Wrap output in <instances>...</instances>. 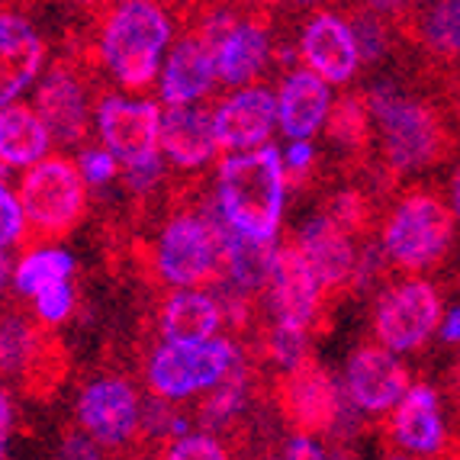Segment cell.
Wrapping results in <instances>:
<instances>
[{
    "label": "cell",
    "instance_id": "obj_1",
    "mask_svg": "<svg viewBox=\"0 0 460 460\" xmlns=\"http://www.w3.org/2000/svg\"><path fill=\"white\" fill-rule=\"evenodd\" d=\"M367 103L380 136V164L393 184L441 164L457 146V132L445 110L390 77L370 87Z\"/></svg>",
    "mask_w": 460,
    "mask_h": 460
},
{
    "label": "cell",
    "instance_id": "obj_2",
    "mask_svg": "<svg viewBox=\"0 0 460 460\" xmlns=\"http://www.w3.org/2000/svg\"><path fill=\"white\" fill-rule=\"evenodd\" d=\"M229 235L232 229L216 207L213 190L193 193L155 229L146 258L148 270L164 290L216 287L229 261Z\"/></svg>",
    "mask_w": 460,
    "mask_h": 460
},
{
    "label": "cell",
    "instance_id": "obj_3",
    "mask_svg": "<svg viewBox=\"0 0 460 460\" xmlns=\"http://www.w3.org/2000/svg\"><path fill=\"white\" fill-rule=\"evenodd\" d=\"M287 193L290 181L284 155L270 142L252 152L223 155V162L216 164L213 199L226 226L238 235L274 242L284 226Z\"/></svg>",
    "mask_w": 460,
    "mask_h": 460
},
{
    "label": "cell",
    "instance_id": "obj_4",
    "mask_svg": "<svg viewBox=\"0 0 460 460\" xmlns=\"http://www.w3.org/2000/svg\"><path fill=\"white\" fill-rule=\"evenodd\" d=\"M174 20L162 0H116L97 32V65L126 93H146L158 84Z\"/></svg>",
    "mask_w": 460,
    "mask_h": 460
},
{
    "label": "cell",
    "instance_id": "obj_5",
    "mask_svg": "<svg viewBox=\"0 0 460 460\" xmlns=\"http://www.w3.org/2000/svg\"><path fill=\"white\" fill-rule=\"evenodd\" d=\"M457 235V216L435 187H409L386 209L380 248L399 274H425L447 261Z\"/></svg>",
    "mask_w": 460,
    "mask_h": 460
},
{
    "label": "cell",
    "instance_id": "obj_6",
    "mask_svg": "<svg viewBox=\"0 0 460 460\" xmlns=\"http://www.w3.org/2000/svg\"><path fill=\"white\" fill-rule=\"evenodd\" d=\"M242 361H245L242 345L229 335L199 338V341L158 338V345H152V351L146 354L142 376H146L152 396H162L181 406L187 399L207 396Z\"/></svg>",
    "mask_w": 460,
    "mask_h": 460
},
{
    "label": "cell",
    "instance_id": "obj_7",
    "mask_svg": "<svg viewBox=\"0 0 460 460\" xmlns=\"http://www.w3.org/2000/svg\"><path fill=\"white\" fill-rule=\"evenodd\" d=\"M277 409L290 431L313 438L335 435V441H348L358 431V415H361L348 402L341 380L313 358L290 374H280Z\"/></svg>",
    "mask_w": 460,
    "mask_h": 460
},
{
    "label": "cell",
    "instance_id": "obj_8",
    "mask_svg": "<svg viewBox=\"0 0 460 460\" xmlns=\"http://www.w3.org/2000/svg\"><path fill=\"white\" fill-rule=\"evenodd\" d=\"M445 315V296L425 274H402L380 287L370 309V329L376 345L393 354L422 351L435 338Z\"/></svg>",
    "mask_w": 460,
    "mask_h": 460
},
{
    "label": "cell",
    "instance_id": "obj_9",
    "mask_svg": "<svg viewBox=\"0 0 460 460\" xmlns=\"http://www.w3.org/2000/svg\"><path fill=\"white\" fill-rule=\"evenodd\" d=\"M87 181L81 177L75 158L46 155L42 162L23 171L16 197L23 203L30 235L65 238L87 216Z\"/></svg>",
    "mask_w": 460,
    "mask_h": 460
},
{
    "label": "cell",
    "instance_id": "obj_10",
    "mask_svg": "<svg viewBox=\"0 0 460 460\" xmlns=\"http://www.w3.org/2000/svg\"><path fill=\"white\" fill-rule=\"evenodd\" d=\"M162 100L126 91H103L97 93V107H93V132L100 146L116 155V162L123 168H129L162 155Z\"/></svg>",
    "mask_w": 460,
    "mask_h": 460
},
{
    "label": "cell",
    "instance_id": "obj_11",
    "mask_svg": "<svg viewBox=\"0 0 460 460\" xmlns=\"http://www.w3.org/2000/svg\"><path fill=\"white\" fill-rule=\"evenodd\" d=\"M91 81L93 71L84 65V55H65L39 81L32 107L46 119L55 146L84 148L93 129V107H97Z\"/></svg>",
    "mask_w": 460,
    "mask_h": 460
},
{
    "label": "cell",
    "instance_id": "obj_12",
    "mask_svg": "<svg viewBox=\"0 0 460 460\" xmlns=\"http://www.w3.org/2000/svg\"><path fill=\"white\" fill-rule=\"evenodd\" d=\"M261 303L268 323L293 325V329L303 332H315L323 325L329 293H325L323 280L315 277L309 258L293 238L277 245Z\"/></svg>",
    "mask_w": 460,
    "mask_h": 460
},
{
    "label": "cell",
    "instance_id": "obj_13",
    "mask_svg": "<svg viewBox=\"0 0 460 460\" xmlns=\"http://www.w3.org/2000/svg\"><path fill=\"white\" fill-rule=\"evenodd\" d=\"M77 429L87 431L107 451H123L138 441L142 429V396L123 374H100L87 380L75 402Z\"/></svg>",
    "mask_w": 460,
    "mask_h": 460
},
{
    "label": "cell",
    "instance_id": "obj_14",
    "mask_svg": "<svg viewBox=\"0 0 460 460\" xmlns=\"http://www.w3.org/2000/svg\"><path fill=\"white\" fill-rule=\"evenodd\" d=\"M341 386H345L348 402L364 419H380V415H390L399 399L406 396L412 376L406 364L399 361V354L374 341V345H361L351 351Z\"/></svg>",
    "mask_w": 460,
    "mask_h": 460
},
{
    "label": "cell",
    "instance_id": "obj_15",
    "mask_svg": "<svg viewBox=\"0 0 460 460\" xmlns=\"http://www.w3.org/2000/svg\"><path fill=\"white\" fill-rule=\"evenodd\" d=\"M296 52L299 65H306L332 87L351 84L364 65L351 20H345L341 13H332V10H319L303 23Z\"/></svg>",
    "mask_w": 460,
    "mask_h": 460
},
{
    "label": "cell",
    "instance_id": "obj_16",
    "mask_svg": "<svg viewBox=\"0 0 460 460\" xmlns=\"http://www.w3.org/2000/svg\"><path fill=\"white\" fill-rule=\"evenodd\" d=\"M303 254L313 264L315 277L323 280L329 299L341 296L351 287H358V261H361V245L354 242V235L348 229L332 219L325 209L313 213L306 223L299 226L293 235Z\"/></svg>",
    "mask_w": 460,
    "mask_h": 460
},
{
    "label": "cell",
    "instance_id": "obj_17",
    "mask_svg": "<svg viewBox=\"0 0 460 460\" xmlns=\"http://www.w3.org/2000/svg\"><path fill=\"white\" fill-rule=\"evenodd\" d=\"M213 126L223 155L268 146L277 129V91L264 84L235 87L216 103Z\"/></svg>",
    "mask_w": 460,
    "mask_h": 460
},
{
    "label": "cell",
    "instance_id": "obj_18",
    "mask_svg": "<svg viewBox=\"0 0 460 460\" xmlns=\"http://www.w3.org/2000/svg\"><path fill=\"white\" fill-rule=\"evenodd\" d=\"M386 435L396 451H406L412 457H445L447 445V422L441 409V393L425 380H415L390 412Z\"/></svg>",
    "mask_w": 460,
    "mask_h": 460
},
{
    "label": "cell",
    "instance_id": "obj_19",
    "mask_svg": "<svg viewBox=\"0 0 460 460\" xmlns=\"http://www.w3.org/2000/svg\"><path fill=\"white\" fill-rule=\"evenodd\" d=\"M219 84V71H216V49L197 26L184 30V36L171 42L164 55L162 75H158V100L164 107L177 103H203L213 97Z\"/></svg>",
    "mask_w": 460,
    "mask_h": 460
},
{
    "label": "cell",
    "instance_id": "obj_20",
    "mask_svg": "<svg viewBox=\"0 0 460 460\" xmlns=\"http://www.w3.org/2000/svg\"><path fill=\"white\" fill-rule=\"evenodd\" d=\"M213 110L199 103L164 107L162 116V158L177 174H199L219 158Z\"/></svg>",
    "mask_w": 460,
    "mask_h": 460
},
{
    "label": "cell",
    "instance_id": "obj_21",
    "mask_svg": "<svg viewBox=\"0 0 460 460\" xmlns=\"http://www.w3.org/2000/svg\"><path fill=\"white\" fill-rule=\"evenodd\" d=\"M49 46L26 13L0 10V107L16 103L46 68Z\"/></svg>",
    "mask_w": 460,
    "mask_h": 460
},
{
    "label": "cell",
    "instance_id": "obj_22",
    "mask_svg": "<svg viewBox=\"0 0 460 460\" xmlns=\"http://www.w3.org/2000/svg\"><path fill=\"white\" fill-rule=\"evenodd\" d=\"M335 103L332 84L309 71L306 65L287 68L277 87V129L287 138H315L325 129L329 110Z\"/></svg>",
    "mask_w": 460,
    "mask_h": 460
},
{
    "label": "cell",
    "instance_id": "obj_23",
    "mask_svg": "<svg viewBox=\"0 0 460 460\" xmlns=\"http://www.w3.org/2000/svg\"><path fill=\"white\" fill-rule=\"evenodd\" d=\"M226 309L209 287L168 290L155 309V332L168 341H199L216 338L226 329Z\"/></svg>",
    "mask_w": 460,
    "mask_h": 460
},
{
    "label": "cell",
    "instance_id": "obj_24",
    "mask_svg": "<svg viewBox=\"0 0 460 460\" xmlns=\"http://www.w3.org/2000/svg\"><path fill=\"white\" fill-rule=\"evenodd\" d=\"M274 58L270 46V30L261 16H238L235 26L219 39L216 46V71H219V84L235 91V87L254 84L258 77L268 71Z\"/></svg>",
    "mask_w": 460,
    "mask_h": 460
},
{
    "label": "cell",
    "instance_id": "obj_25",
    "mask_svg": "<svg viewBox=\"0 0 460 460\" xmlns=\"http://www.w3.org/2000/svg\"><path fill=\"white\" fill-rule=\"evenodd\" d=\"M399 30L435 65H460V0H415Z\"/></svg>",
    "mask_w": 460,
    "mask_h": 460
},
{
    "label": "cell",
    "instance_id": "obj_26",
    "mask_svg": "<svg viewBox=\"0 0 460 460\" xmlns=\"http://www.w3.org/2000/svg\"><path fill=\"white\" fill-rule=\"evenodd\" d=\"M52 132L32 103L16 100L0 107V162L7 168H32L46 155H52Z\"/></svg>",
    "mask_w": 460,
    "mask_h": 460
},
{
    "label": "cell",
    "instance_id": "obj_27",
    "mask_svg": "<svg viewBox=\"0 0 460 460\" xmlns=\"http://www.w3.org/2000/svg\"><path fill=\"white\" fill-rule=\"evenodd\" d=\"M42 329L46 325L36 315L20 313L16 306L0 313V376L36 380V370L49 361V338Z\"/></svg>",
    "mask_w": 460,
    "mask_h": 460
},
{
    "label": "cell",
    "instance_id": "obj_28",
    "mask_svg": "<svg viewBox=\"0 0 460 460\" xmlns=\"http://www.w3.org/2000/svg\"><path fill=\"white\" fill-rule=\"evenodd\" d=\"M277 245H280V238L264 242V238H248V235L232 232L226 274L213 290L235 293V296H245V299H254V303H258V299L264 296V287H268Z\"/></svg>",
    "mask_w": 460,
    "mask_h": 460
},
{
    "label": "cell",
    "instance_id": "obj_29",
    "mask_svg": "<svg viewBox=\"0 0 460 460\" xmlns=\"http://www.w3.org/2000/svg\"><path fill=\"white\" fill-rule=\"evenodd\" d=\"M254 370L248 361H242L223 384L213 386L207 396H199L197 402V422L203 431L213 435H229L238 429V422L245 419L248 406L254 402Z\"/></svg>",
    "mask_w": 460,
    "mask_h": 460
},
{
    "label": "cell",
    "instance_id": "obj_30",
    "mask_svg": "<svg viewBox=\"0 0 460 460\" xmlns=\"http://www.w3.org/2000/svg\"><path fill=\"white\" fill-rule=\"evenodd\" d=\"M370 132H374V116H370L367 93H341L332 103L329 119H325L329 142L345 158H364L370 148Z\"/></svg>",
    "mask_w": 460,
    "mask_h": 460
},
{
    "label": "cell",
    "instance_id": "obj_31",
    "mask_svg": "<svg viewBox=\"0 0 460 460\" xmlns=\"http://www.w3.org/2000/svg\"><path fill=\"white\" fill-rule=\"evenodd\" d=\"M75 268H77L75 254L65 252V248L49 245V242L46 245H32L16 258L10 287H13L16 296L32 299L39 290H46V287L71 280Z\"/></svg>",
    "mask_w": 460,
    "mask_h": 460
},
{
    "label": "cell",
    "instance_id": "obj_32",
    "mask_svg": "<svg viewBox=\"0 0 460 460\" xmlns=\"http://www.w3.org/2000/svg\"><path fill=\"white\" fill-rule=\"evenodd\" d=\"M309 348H313V332L293 329V325L268 323L261 332V358L268 367L290 374L299 364L309 361Z\"/></svg>",
    "mask_w": 460,
    "mask_h": 460
},
{
    "label": "cell",
    "instance_id": "obj_33",
    "mask_svg": "<svg viewBox=\"0 0 460 460\" xmlns=\"http://www.w3.org/2000/svg\"><path fill=\"white\" fill-rule=\"evenodd\" d=\"M190 431V422H187L177 402H168L162 396H152L142 402V429H138V438L142 441H155V445H168L174 438L187 435Z\"/></svg>",
    "mask_w": 460,
    "mask_h": 460
},
{
    "label": "cell",
    "instance_id": "obj_34",
    "mask_svg": "<svg viewBox=\"0 0 460 460\" xmlns=\"http://www.w3.org/2000/svg\"><path fill=\"white\" fill-rule=\"evenodd\" d=\"M323 209L341 226V229L351 232V235H367V232L374 229L376 209L361 187H341V190H335Z\"/></svg>",
    "mask_w": 460,
    "mask_h": 460
},
{
    "label": "cell",
    "instance_id": "obj_35",
    "mask_svg": "<svg viewBox=\"0 0 460 460\" xmlns=\"http://www.w3.org/2000/svg\"><path fill=\"white\" fill-rule=\"evenodd\" d=\"M158 460H238L235 451L226 445L223 435H213V431H187V435L174 438L162 447V457Z\"/></svg>",
    "mask_w": 460,
    "mask_h": 460
},
{
    "label": "cell",
    "instance_id": "obj_36",
    "mask_svg": "<svg viewBox=\"0 0 460 460\" xmlns=\"http://www.w3.org/2000/svg\"><path fill=\"white\" fill-rule=\"evenodd\" d=\"M351 30H354V39H358V52H361L364 65H376L386 52H390V30L393 26L386 23V20L367 13V10H354Z\"/></svg>",
    "mask_w": 460,
    "mask_h": 460
},
{
    "label": "cell",
    "instance_id": "obj_37",
    "mask_svg": "<svg viewBox=\"0 0 460 460\" xmlns=\"http://www.w3.org/2000/svg\"><path fill=\"white\" fill-rule=\"evenodd\" d=\"M75 303H77L75 287H71V280H62V284H52L32 296V315L46 329H52V325H62L65 319H71Z\"/></svg>",
    "mask_w": 460,
    "mask_h": 460
},
{
    "label": "cell",
    "instance_id": "obj_38",
    "mask_svg": "<svg viewBox=\"0 0 460 460\" xmlns=\"http://www.w3.org/2000/svg\"><path fill=\"white\" fill-rule=\"evenodd\" d=\"M26 235H30V223H26L23 203H20L16 190H10L0 181V252L23 245Z\"/></svg>",
    "mask_w": 460,
    "mask_h": 460
},
{
    "label": "cell",
    "instance_id": "obj_39",
    "mask_svg": "<svg viewBox=\"0 0 460 460\" xmlns=\"http://www.w3.org/2000/svg\"><path fill=\"white\" fill-rule=\"evenodd\" d=\"M77 168H81V177L87 181V187H107L119 177V168L123 164L116 162V155H110L103 146H84L77 152Z\"/></svg>",
    "mask_w": 460,
    "mask_h": 460
},
{
    "label": "cell",
    "instance_id": "obj_40",
    "mask_svg": "<svg viewBox=\"0 0 460 460\" xmlns=\"http://www.w3.org/2000/svg\"><path fill=\"white\" fill-rule=\"evenodd\" d=\"M280 155H284V168H287L290 187H306L315 174V164H319V152H315L313 138H293Z\"/></svg>",
    "mask_w": 460,
    "mask_h": 460
},
{
    "label": "cell",
    "instance_id": "obj_41",
    "mask_svg": "<svg viewBox=\"0 0 460 460\" xmlns=\"http://www.w3.org/2000/svg\"><path fill=\"white\" fill-rule=\"evenodd\" d=\"M164 174H168V164L164 158H152V162H142V164H129L123 168V187L138 199H148L158 187L164 184Z\"/></svg>",
    "mask_w": 460,
    "mask_h": 460
},
{
    "label": "cell",
    "instance_id": "obj_42",
    "mask_svg": "<svg viewBox=\"0 0 460 460\" xmlns=\"http://www.w3.org/2000/svg\"><path fill=\"white\" fill-rule=\"evenodd\" d=\"M52 460H107V447L100 445V441H93L87 431L71 429L62 435Z\"/></svg>",
    "mask_w": 460,
    "mask_h": 460
},
{
    "label": "cell",
    "instance_id": "obj_43",
    "mask_svg": "<svg viewBox=\"0 0 460 460\" xmlns=\"http://www.w3.org/2000/svg\"><path fill=\"white\" fill-rule=\"evenodd\" d=\"M412 7H415V0H361V10L380 16V20H386L393 30H399V26L406 23L409 13H412Z\"/></svg>",
    "mask_w": 460,
    "mask_h": 460
},
{
    "label": "cell",
    "instance_id": "obj_44",
    "mask_svg": "<svg viewBox=\"0 0 460 460\" xmlns=\"http://www.w3.org/2000/svg\"><path fill=\"white\" fill-rule=\"evenodd\" d=\"M280 454H284V460H329V451L319 445V438L299 435V431H293V435L287 438Z\"/></svg>",
    "mask_w": 460,
    "mask_h": 460
},
{
    "label": "cell",
    "instance_id": "obj_45",
    "mask_svg": "<svg viewBox=\"0 0 460 460\" xmlns=\"http://www.w3.org/2000/svg\"><path fill=\"white\" fill-rule=\"evenodd\" d=\"M13 422H16L13 396H10V393L0 386V460H4V454H7L10 435H13Z\"/></svg>",
    "mask_w": 460,
    "mask_h": 460
},
{
    "label": "cell",
    "instance_id": "obj_46",
    "mask_svg": "<svg viewBox=\"0 0 460 460\" xmlns=\"http://www.w3.org/2000/svg\"><path fill=\"white\" fill-rule=\"evenodd\" d=\"M438 335H441L445 345H460V306L445 309L441 325H438Z\"/></svg>",
    "mask_w": 460,
    "mask_h": 460
},
{
    "label": "cell",
    "instance_id": "obj_47",
    "mask_svg": "<svg viewBox=\"0 0 460 460\" xmlns=\"http://www.w3.org/2000/svg\"><path fill=\"white\" fill-rule=\"evenodd\" d=\"M447 203H451V209H454V216H457V223H460V162L454 164V171H451V177H447Z\"/></svg>",
    "mask_w": 460,
    "mask_h": 460
},
{
    "label": "cell",
    "instance_id": "obj_48",
    "mask_svg": "<svg viewBox=\"0 0 460 460\" xmlns=\"http://www.w3.org/2000/svg\"><path fill=\"white\" fill-rule=\"evenodd\" d=\"M447 393H451L454 406H457V412H460V358L454 361L451 374H447ZM457 419H460V415H457Z\"/></svg>",
    "mask_w": 460,
    "mask_h": 460
},
{
    "label": "cell",
    "instance_id": "obj_49",
    "mask_svg": "<svg viewBox=\"0 0 460 460\" xmlns=\"http://www.w3.org/2000/svg\"><path fill=\"white\" fill-rule=\"evenodd\" d=\"M329 460H361V454L354 451L348 441H335V445L329 447Z\"/></svg>",
    "mask_w": 460,
    "mask_h": 460
},
{
    "label": "cell",
    "instance_id": "obj_50",
    "mask_svg": "<svg viewBox=\"0 0 460 460\" xmlns=\"http://www.w3.org/2000/svg\"><path fill=\"white\" fill-rule=\"evenodd\" d=\"M10 280H13V264H10L7 252H0V296L10 287Z\"/></svg>",
    "mask_w": 460,
    "mask_h": 460
},
{
    "label": "cell",
    "instance_id": "obj_51",
    "mask_svg": "<svg viewBox=\"0 0 460 460\" xmlns=\"http://www.w3.org/2000/svg\"><path fill=\"white\" fill-rule=\"evenodd\" d=\"M248 4H254V7H261V10H270V7H277V4H284V0H248Z\"/></svg>",
    "mask_w": 460,
    "mask_h": 460
},
{
    "label": "cell",
    "instance_id": "obj_52",
    "mask_svg": "<svg viewBox=\"0 0 460 460\" xmlns=\"http://www.w3.org/2000/svg\"><path fill=\"white\" fill-rule=\"evenodd\" d=\"M454 119H457V129H460V91H457V97H454Z\"/></svg>",
    "mask_w": 460,
    "mask_h": 460
},
{
    "label": "cell",
    "instance_id": "obj_53",
    "mask_svg": "<svg viewBox=\"0 0 460 460\" xmlns=\"http://www.w3.org/2000/svg\"><path fill=\"white\" fill-rule=\"evenodd\" d=\"M261 460H284V454H280V451H270V454H264Z\"/></svg>",
    "mask_w": 460,
    "mask_h": 460
},
{
    "label": "cell",
    "instance_id": "obj_54",
    "mask_svg": "<svg viewBox=\"0 0 460 460\" xmlns=\"http://www.w3.org/2000/svg\"><path fill=\"white\" fill-rule=\"evenodd\" d=\"M4 174H7V164L0 162V181H4Z\"/></svg>",
    "mask_w": 460,
    "mask_h": 460
},
{
    "label": "cell",
    "instance_id": "obj_55",
    "mask_svg": "<svg viewBox=\"0 0 460 460\" xmlns=\"http://www.w3.org/2000/svg\"><path fill=\"white\" fill-rule=\"evenodd\" d=\"M75 4H97V0H75Z\"/></svg>",
    "mask_w": 460,
    "mask_h": 460
},
{
    "label": "cell",
    "instance_id": "obj_56",
    "mask_svg": "<svg viewBox=\"0 0 460 460\" xmlns=\"http://www.w3.org/2000/svg\"><path fill=\"white\" fill-rule=\"evenodd\" d=\"M296 4H313V0H296Z\"/></svg>",
    "mask_w": 460,
    "mask_h": 460
},
{
    "label": "cell",
    "instance_id": "obj_57",
    "mask_svg": "<svg viewBox=\"0 0 460 460\" xmlns=\"http://www.w3.org/2000/svg\"><path fill=\"white\" fill-rule=\"evenodd\" d=\"M164 4H177V0H164Z\"/></svg>",
    "mask_w": 460,
    "mask_h": 460
}]
</instances>
